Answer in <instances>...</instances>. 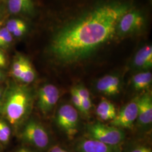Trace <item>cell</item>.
Wrapping results in <instances>:
<instances>
[{"mask_svg":"<svg viewBox=\"0 0 152 152\" xmlns=\"http://www.w3.org/2000/svg\"><path fill=\"white\" fill-rule=\"evenodd\" d=\"M129 10L127 5L118 3L94 8L55 35L50 47L51 54L64 65L87 58L113 38L120 19Z\"/></svg>","mask_w":152,"mask_h":152,"instance_id":"cell-1","label":"cell"},{"mask_svg":"<svg viewBox=\"0 0 152 152\" xmlns=\"http://www.w3.org/2000/svg\"><path fill=\"white\" fill-rule=\"evenodd\" d=\"M31 103V96L27 89L16 87L10 93L5 105V114L12 125L19 122L27 113Z\"/></svg>","mask_w":152,"mask_h":152,"instance_id":"cell-2","label":"cell"},{"mask_svg":"<svg viewBox=\"0 0 152 152\" xmlns=\"http://www.w3.org/2000/svg\"><path fill=\"white\" fill-rule=\"evenodd\" d=\"M87 137L112 147H118L125 140V134L121 129L97 123L87 127Z\"/></svg>","mask_w":152,"mask_h":152,"instance_id":"cell-3","label":"cell"},{"mask_svg":"<svg viewBox=\"0 0 152 152\" xmlns=\"http://www.w3.org/2000/svg\"><path fill=\"white\" fill-rule=\"evenodd\" d=\"M56 123L69 137L75 136L78 132L79 125L77 110L70 104L61 105L57 113Z\"/></svg>","mask_w":152,"mask_h":152,"instance_id":"cell-4","label":"cell"},{"mask_svg":"<svg viewBox=\"0 0 152 152\" xmlns=\"http://www.w3.org/2000/svg\"><path fill=\"white\" fill-rule=\"evenodd\" d=\"M22 136L28 143L38 149H45L49 145L48 132L39 123L34 120L29 121L24 126Z\"/></svg>","mask_w":152,"mask_h":152,"instance_id":"cell-5","label":"cell"},{"mask_svg":"<svg viewBox=\"0 0 152 152\" xmlns=\"http://www.w3.org/2000/svg\"><path fill=\"white\" fill-rule=\"evenodd\" d=\"M144 24L145 18L141 12L129 10L120 19L117 31L122 35L130 34L140 30Z\"/></svg>","mask_w":152,"mask_h":152,"instance_id":"cell-6","label":"cell"},{"mask_svg":"<svg viewBox=\"0 0 152 152\" xmlns=\"http://www.w3.org/2000/svg\"><path fill=\"white\" fill-rule=\"evenodd\" d=\"M137 98L131 100L121 109L114 119L111 121L112 126L118 128H130L137 119Z\"/></svg>","mask_w":152,"mask_h":152,"instance_id":"cell-7","label":"cell"},{"mask_svg":"<svg viewBox=\"0 0 152 152\" xmlns=\"http://www.w3.org/2000/svg\"><path fill=\"white\" fill-rule=\"evenodd\" d=\"M59 91L54 85L46 84L38 91V105L44 114H47L54 107L59 98Z\"/></svg>","mask_w":152,"mask_h":152,"instance_id":"cell-8","label":"cell"},{"mask_svg":"<svg viewBox=\"0 0 152 152\" xmlns=\"http://www.w3.org/2000/svg\"><path fill=\"white\" fill-rule=\"evenodd\" d=\"M95 87L98 91L103 94L109 96H115L121 91V81L119 76L109 75L100 78Z\"/></svg>","mask_w":152,"mask_h":152,"instance_id":"cell-9","label":"cell"},{"mask_svg":"<svg viewBox=\"0 0 152 152\" xmlns=\"http://www.w3.org/2000/svg\"><path fill=\"white\" fill-rule=\"evenodd\" d=\"M77 152H118V147H112L90 138H83L76 144Z\"/></svg>","mask_w":152,"mask_h":152,"instance_id":"cell-10","label":"cell"},{"mask_svg":"<svg viewBox=\"0 0 152 152\" xmlns=\"http://www.w3.org/2000/svg\"><path fill=\"white\" fill-rule=\"evenodd\" d=\"M137 120L140 125H149L152 122V99L149 93L137 98Z\"/></svg>","mask_w":152,"mask_h":152,"instance_id":"cell-11","label":"cell"},{"mask_svg":"<svg viewBox=\"0 0 152 152\" xmlns=\"http://www.w3.org/2000/svg\"><path fill=\"white\" fill-rule=\"evenodd\" d=\"M134 67L139 71H147L152 66V47L146 45L140 49L134 56Z\"/></svg>","mask_w":152,"mask_h":152,"instance_id":"cell-12","label":"cell"},{"mask_svg":"<svg viewBox=\"0 0 152 152\" xmlns=\"http://www.w3.org/2000/svg\"><path fill=\"white\" fill-rule=\"evenodd\" d=\"M96 112L98 117L103 121H112L117 115L114 104L105 99L98 104Z\"/></svg>","mask_w":152,"mask_h":152,"instance_id":"cell-13","label":"cell"},{"mask_svg":"<svg viewBox=\"0 0 152 152\" xmlns=\"http://www.w3.org/2000/svg\"><path fill=\"white\" fill-rule=\"evenodd\" d=\"M152 82V75L148 71H142L132 77V86L136 91H141L150 87Z\"/></svg>","mask_w":152,"mask_h":152,"instance_id":"cell-14","label":"cell"},{"mask_svg":"<svg viewBox=\"0 0 152 152\" xmlns=\"http://www.w3.org/2000/svg\"><path fill=\"white\" fill-rule=\"evenodd\" d=\"M7 4L12 14L31 13L34 9L32 0H9Z\"/></svg>","mask_w":152,"mask_h":152,"instance_id":"cell-15","label":"cell"},{"mask_svg":"<svg viewBox=\"0 0 152 152\" xmlns=\"http://www.w3.org/2000/svg\"><path fill=\"white\" fill-rule=\"evenodd\" d=\"M75 87L81 100V113L86 116L88 115L92 107V101L90 92L82 85H78Z\"/></svg>","mask_w":152,"mask_h":152,"instance_id":"cell-16","label":"cell"},{"mask_svg":"<svg viewBox=\"0 0 152 152\" xmlns=\"http://www.w3.org/2000/svg\"><path fill=\"white\" fill-rule=\"evenodd\" d=\"M35 78L36 72L33 68L31 63L27 58H24L23 70L19 80L26 83H30L32 82Z\"/></svg>","mask_w":152,"mask_h":152,"instance_id":"cell-17","label":"cell"},{"mask_svg":"<svg viewBox=\"0 0 152 152\" xmlns=\"http://www.w3.org/2000/svg\"><path fill=\"white\" fill-rule=\"evenodd\" d=\"M24 58L25 57L24 56L18 57L16 60H15L12 66V69H11L12 75L14 77H15L18 80H19L20 76L22 75L23 70Z\"/></svg>","mask_w":152,"mask_h":152,"instance_id":"cell-18","label":"cell"},{"mask_svg":"<svg viewBox=\"0 0 152 152\" xmlns=\"http://www.w3.org/2000/svg\"><path fill=\"white\" fill-rule=\"evenodd\" d=\"M25 27H27L25 22L19 19H12L9 20L7 22L6 26V28L9 32L11 33V34L20 28Z\"/></svg>","mask_w":152,"mask_h":152,"instance_id":"cell-19","label":"cell"},{"mask_svg":"<svg viewBox=\"0 0 152 152\" xmlns=\"http://www.w3.org/2000/svg\"><path fill=\"white\" fill-rule=\"evenodd\" d=\"M71 99L74 107L77 109L80 110L81 112L82 111V102L81 98L78 95V93L76 91L75 87H73L71 90Z\"/></svg>","mask_w":152,"mask_h":152,"instance_id":"cell-20","label":"cell"},{"mask_svg":"<svg viewBox=\"0 0 152 152\" xmlns=\"http://www.w3.org/2000/svg\"><path fill=\"white\" fill-rule=\"evenodd\" d=\"M0 38L4 41L5 45L10 44L12 41V36L11 33L6 27L0 28Z\"/></svg>","mask_w":152,"mask_h":152,"instance_id":"cell-21","label":"cell"},{"mask_svg":"<svg viewBox=\"0 0 152 152\" xmlns=\"http://www.w3.org/2000/svg\"><path fill=\"white\" fill-rule=\"evenodd\" d=\"M130 152H152V151L149 147L139 146L132 149Z\"/></svg>","mask_w":152,"mask_h":152,"instance_id":"cell-22","label":"cell"},{"mask_svg":"<svg viewBox=\"0 0 152 152\" xmlns=\"http://www.w3.org/2000/svg\"><path fill=\"white\" fill-rule=\"evenodd\" d=\"M0 127L3 131L5 133L6 135L10 137L11 135V130L9 126L5 122L0 121Z\"/></svg>","mask_w":152,"mask_h":152,"instance_id":"cell-23","label":"cell"},{"mask_svg":"<svg viewBox=\"0 0 152 152\" xmlns=\"http://www.w3.org/2000/svg\"><path fill=\"white\" fill-rule=\"evenodd\" d=\"M26 31H27V27L22 28H20L15 31H14V32L12 33L11 34H12V36H14L16 37H21L23 35H24V33L26 32Z\"/></svg>","mask_w":152,"mask_h":152,"instance_id":"cell-24","label":"cell"},{"mask_svg":"<svg viewBox=\"0 0 152 152\" xmlns=\"http://www.w3.org/2000/svg\"><path fill=\"white\" fill-rule=\"evenodd\" d=\"M9 137L7 136L5 134V133L2 130V129L0 127V141L2 142L5 143L9 141Z\"/></svg>","mask_w":152,"mask_h":152,"instance_id":"cell-25","label":"cell"},{"mask_svg":"<svg viewBox=\"0 0 152 152\" xmlns=\"http://www.w3.org/2000/svg\"><path fill=\"white\" fill-rule=\"evenodd\" d=\"M6 64V60L4 55L0 51V66H4Z\"/></svg>","mask_w":152,"mask_h":152,"instance_id":"cell-26","label":"cell"},{"mask_svg":"<svg viewBox=\"0 0 152 152\" xmlns=\"http://www.w3.org/2000/svg\"><path fill=\"white\" fill-rule=\"evenodd\" d=\"M63 148L61 147L58 146V145H55L53 147L49 152H61L63 151Z\"/></svg>","mask_w":152,"mask_h":152,"instance_id":"cell-27","label":"cell"},{"mask_svg":"<svg viewBox=\"0 0 152 152\" xmlns=\"http://www.w3.org/2000/svg\"><path fill=\"white\" fill-rule=\"evenodd\" d=\"M18 152H31V151H29V150H28V149H24V148H22V149H20L19 151Z\"/></svg>","mask_w":152,"mask_h":152,"instance_id":"cell-28","label":"cell"},{"mask_svg":"<svg viewBox=\"0 0 152 152\" xmlns=\"http://www.w3.org/2000/svg\"><path fill=\"white\" fill-rule=\"evenodd\" d=\"M5 46H6L4 42V41L0 38V48Z\"/></svg>","mask_w":152,"mask_h":152,"instance_id":"cell-29","label":"cell"},{"mask_svg":"<svg viewBox=\"0 0 152 152\" xmlns=\"http://www.w3.org/2000/svg\"><path fill=\"white\" fill-rule=\"evenodd\" d=\"M68 152V151H65V150H64V149H63V151H62V152Z\"/></svg>","mask_w":152,"mask_h":152,"instance_id":"cell-30","label":"cell"},{"mask_svg":"<svg viewBox=\"0 0 152 152\" xmlns=\"http://www.w3.org/2000/svg\"><path fill=\"white\" fill-rule=\"evenodd\" d=\"M1 91L0 90V98H1Z\"/></svg>","mask_w":152,"mask_h":152,"instance_id":"cell-31","label":"cell"},{"mask_svg":"<svg viewBox=\"0 0 152 152\" xmlns=\"http://www.w3.org/2000/svg\"><path fill=\"white\" fill-rule=\"evenodd\" d=\"M1 77H2V76H1V73H0V79L1 78Z\"/></svg>","mask_w":152,"mask_h":152,"instance_id":"cell-32","label":"cell"}]
</instances>
